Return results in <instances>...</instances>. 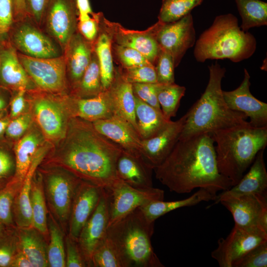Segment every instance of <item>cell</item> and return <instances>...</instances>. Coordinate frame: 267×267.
<instances>
[{"label": "cell", "mask_w": 267, "mask_h": 267, "mask_svg": "<svg viewBox=\"0 0 267 267\" xmlns=\"http://www.w3.org/2000/svg\"><path fill=\"white\" fill-rule=\"evenodd\" d=\"M244 31L267 25V3L260 0H235Z\"/></svg>", "instance_id": "cell-37"}, {"label": "cell", "mask_w": 267, "mask_h": 267, "mask_svg": "<svg viewBox=\"0 0 267 267\" xmlns=\"http://www.w3.org/2000/svg\"><path fill=\"white\" fill-rule=\"evenodd\" d=\"M243 80L240 86L231 91H222L228 107L244 114L250 118L249 124L255 127L267 126V104L255 97L251 93L250 76L244 69Z\"/></svg>", "instance_id": "cell-18"}, {"label": "cell", "mask_w": 267, "mask_h": 267, "mask_svg": "<svg viewBox=\"0 0 267 267\" xmlns=\"http://www.w3.org/2000/svg\"><path fill=\"white\" fill-rule=\"evenodd\" d=\"M153 169L139 154L123 150L116 163L118 178L137 189L153 187L152 174Z\"/></svg>", "instance_id": "cell-25"}, {"label": "cell", "mask_w": 267, "mask_h": 267, "mask_svg": "<svg viewBox=\"0 0 267 267\" xmlns=\"http://www.w3.org/2000/svg\"><path fill=\"white\" fill-rule=\"evenodd\" d=\"M123 78L131 84L157 83L155 66L149 64L129 68L118 67Z\"/></svg>", "instance_id": "cell-43"}, {"label": "cell", "mask_w": 267, "mask_h": 267, "mask_svg": "<svg viewBox=\"0 0 267 267\" xmlns=\"http://www.w3.org/2000/svg\"><path fill=\"white\" fill-rule=\"evenodd\" d=\"M3 115V113L2 111L0 112V118H2Z\"/></svg>", "instance_id": "cell-61"}, {"label": "cell", "mask_w": 267, "mask_h": 267, "mask_svg": "<svg viewBox=\"0 0 267 267\" xmlns=\"http://www.w3.org/2000/svg\"><path fill=\"white\" fill-rule=\"evenodd\" d=\"M31 90L33 116L44 137L50 142L58 143L66 133L71 118L65 101L62 103L48 92Z\"/></svg>", "instance_id": "cell-9"}, {"label": "cell", "mask_w": 267, "mask_h": 267, "mask_svg": "<svg viewBox=\"0 0 267 267\" xmlns=\"http://www.w3.org/2000/svg\"><path fill=\"white\" fill-rule=\"evenodd\" d=\"M65 101L71 118L78 117L93 122L114 116L106 91L90 98H78L67 94L65 96Z\"/></svg>", "instance_id": "cell-26"}, {"label": "cell", "mask_w": 267, "mask_h": 267, "mask_svg": "<svg viewBox=\"0 0 267 267\" xmlns=\"http://www.w3.org/2000/svg\"><path fill=\"white\" fill-rule=\"evenodd\" d=\"M6 102L3 97V96L0 94V112L5 108L6 106Z\"/></svg>", "instance_id": "cell-60"}, {"label": "cell", "mask_w": 267, "mask_h": 267, "mask_svg": "<svg viewBox=\"0 0 267 267\" xmlns=\"http://www.w3.org/2000/svg\"><path fill=\"white\" fill-rule=\"evenodd\" d=\"M154 170L162 184L178 194L198 188L217 196L218 192L232 187L229 180L219 172L211 133L178 140L167 158Z\"/></svg>", "instance_id": "cell-2"}, {"label": "cell", "mask_w": 267, "mask_h": 267, "mask_svg": "<svg viewBox=\"0 0 267 267\" xmlns=\"http://www.w3.org/2000/svg\"><path fill=\"white\" fill-rule=\"evenodd\" d=\"M8 32L10 43L23 55L35 58L63 55L58 44L27 16L14 21Z\"/></svg>", "instance_id": "cell-8"}, {"label": "cell", "mask_w": 267, "mask_h": 267, "mask_svg": "<svg viewBox=\"0 0 267 267\" xmlns=\"http://www.w3.org/2000/svg\"><path fill=\"white\" fill-rule=\"evenodd\" d=\"M0 222V238L7 232L9 228Z\"/></svg>", "instance_id": "cell-59"}, {"label": "cell", "mask_w": 267, "mask_h": 267, "mask_svg": "<svg viewBox=\"0 0 267 267\" xmlns=\"http://www.w3.org/2000/svg\"><path fill=\"white\" fill-rule=\"evenodd\" d=\"M113 57L122 68H129L151 63L147 58L137 50L115 44H112Z\"/></svg>", "instance_id": "cell-42"}, {"label": "cell", "mask_w": 267, "mask_h": 267, "mask_svg": "<svg viewBox=\"0 0 267 267\" xmlns=\"http://www.w3.org/2000/svg\"><path fill=\"white\" fill-rule=\"evenodd\" d=\"M15 160L5 149L0 147V181L15 172Z\"/></svg>", "instance_id": "cell-53"}, {"label": "cell", "mask_w": 267, "mask_h": 267, "mask_svg": "<svg viewBox=\"0 0 267 267\" xmlns=\"http://www.w3.org/2000/svg\"><path fill=\"white\" fill-rule=\"evenodd\" d=\"M48 143L43 144L36 152L28 171L17 192L13 205L14 222L17 227L32 226L30 192L33 176L50 148Z\"/></svg>", "instance_id": "cell-22"}, {"label": "cell", "mask_w": 267, "mask_h": 267, "mask_svg": "<svg viewBox=\"0 0 267 267\" xmlns=\"http://www.w3.org/2000/svg\"><path fill=\"white\" fill-rule=\"evenodd\" d=\"M256 46L255 37L243 31L236 17L228 13L215 18L212 25L195 42L193 53L199 62L208 59H224L239 62L250 58Z\"/></svg>", "instance_id": "cell-5"}, {"label": "cell", "mask_w": 267, "mask_h": 267, "mask_svg": "<svg viewBox=\"0 0 267 267\" xmlns=\"http://www.w3.org/2000/svg\"><path fill=\"white\" fill-rule=\"evenodd\" d=\"M18 248L29 259L33 267H47V240L33 226L17 227Z\"/></svg>", "instance_id": "cell-30"}, {"label": "cell", "mask_w": 267, "mask_h": 267, "mask_svg": "<svg viewBox=\"0 0 267 267\" xmlns=\"http://www.w3.org/2000/svg\"><path fill=\"white\" fill-rule=\"evenodd\" d=\"M65 267H88L82 255L77 241L68 234L65 237Z\"/></svg>", "instance_id": "cell-47"}, {"label": "cell", "mask_w": 267, "mask_h": 267, "mask_svg": "<svg viewBox=\"0 0 267 267\" xmlns=\"http://www.w3.org/2000/svg\"><path fill=\"white\" fill-rule=\"evenodd\" d=\"M21 185L10 181L0 190V222L7 227H13V205Z\"/></svg>", "instance_id": "cell-41"}, {"label": "cell", "mask_w": 267, "mask_h": 267, "mask_svg": "<svg viewBox=\"0 0 267 267\" xmlns=\"http://www.w3.org/2000/svg\"><path fill=\"white\" fill-rule=\"evenodd\" d=\"M105 190L108 199V226L150 202L163 200L164 197V192L161 189L154 187L137 189L120 179Z\"/></svg>", "instance_id": "cell-11"}, {"label": "cell", "mask_w": 267, "mask_h": 267, "mask_svg": "<svg viewBox=\"0 0 267 267\" xmlns=\"http://www.w3.org/2000/svg\"><path fill=\"white\" fill-rule=\"evenodd\" d=\"M154 222L138 208L108 226L106 236L115 248L123 267H164L154 251L151 238Z\"/></svg>", "instance_id": "cell-6"}, {"label": "cell", "mask_w": 267, "mask_h": 267, "mask_svg": "<svg viewBox=\"0 0 267 267\" xmlns=\"http://www.w3.org/2000/svg\"><path fill=\"white\" fill-rule=\"evenodd\" d=\"M208 68L207 86L200 98L185 114V122L178 140L249 123L244 114L230 109L225 101L222 81L225 69L217 62Z\"/></svg>", "instance_id": "cell-3"}, {"label": "cell", "mask_w": 267, "mask_h": 267, "mask_svg": "<svg viewBox=\"0 0 267 267\" xmlns=\"http://www.w3.org/2000/svg\"><path fill=\"white\" fill-rule=\"evenodd\" d=\"M267 241V232L258 227H244L234 224L225 238L218 240L212 257L220 267H232L235 262L251 249Z\"/></svg>", "instance_id": "cell-14"}, {"label": "cell", "mask_w": 267, "mask_h": 267, "mask_svg": "<svg viewBox=\"0 0 267 267\" xmlns=\"http://www.w3.org/2000/svg\"><path fill=\"white\" fill-rule=\"evenodd\" d=\"M0 238V267H7L19 250L16 229H10Z\"/></svg>", "instance_id": "cell-44"}, {"label": "cell", "mask_w": 267, "mask_h": 267, "mask_svg": "<svg viewBox=\"0 0 267 267\" xmlns=\"http://www.w3.org/2000/svg\"><path fill=\"white\" fill-rule=\"evenodd\" d=\"M0 82L16 90L36 89L21 64L17 51L10 42L0 44Z\"/></svg>", "instance_id": "cell-24"}, {"label": "cell", "mask_w": 267, "mask_h": 267, "mask_svg": "<svg viewBox=\"0 0 267 267\" xmlns=\"http://www.w3.org/2000/svg\"><path fill=\"white\" fill-rule=\"evenodd\" d=\"M267 241L246 253L234 263L232 267H267Z\"/></svg>", "instance_id": "cell-45"}, {"label": "cell", "mask_w": 267, "mask_h": 267, "mask_svg": "<svg viewBox=\"0 0 267 267\" xmlns=\"http://www.w3.org/2000/svg\"><path fill=\"white\" fill-rule=\"evenodd\" d=\"M27 90L21 89L17 90V93L14 96L10 103V115L12 118H15L22 114L25 107V95Z\"/></svg>", "instance_id": "cell-54"}, {"label": "cell", "mask_w": 267, "mask_h": 267, "mask_svg": "<svg viewBox=\"0 0 267 267\" xmlns=\"http://www.w3.org/2000/svg\"><path fill=\"white\" fill-rule=\"evenodd\" d=\"M78 31L88 41L93 43L96 40L99 30L97 13L83 20H79Z\"/></svg>", "instance_id": "cell-50"}, {"label": "cell", "mask_w": 267, "mask_h": 267, "mask_svg": "<svg viewBox=\"0 0 267 267\" xmlns=\"http://www.w3.org/2000/svg\"><path fill=\"white\" fill-rule=\"evenodd\" d=\"M93 51V43L84 38L77 30L63 52L69 93L80 82L90 62Z\"/></svg>", "instance_id": "cell-21"}, {"label": "cell", "mask_w": 267, "mask_h": 267, "mask_svg": "<svg viewBox=\"0 0 267 267\" xmlns=\"http://www.w3.org/2000/svg\"><path fill=\"white\" fill-rule=\"evenodd\" d=\"M14 21L22 19L27 16L25 0H13Z\"/></svg>", "instance_id": "cell-57"}, {"label": "cell", "mask_w": 267, "mask_h": 267, "mask_svg": "<svg viewBox=\"0 0 267 267\" xmlns=\"http://www.w3.org/2000/svg\"><path fill=\"white\" fill-rule=\"evenodd\" d=\"M57 143L46 164L104 189L119 179L116 163L123 149L99 133L92 122L71 118L64 137Z\"/></svg>", "instance_id": "cell-1"}, {"label": "cell", "mask_w": 267, "mask_h": 267, "mask_svg": "<svg viewBox=\"0 0 267 267\" xmlns=\"http://www.w3.org/2000/svg\"><path fill=\"white\" fill-rule=\"evenodd\" d=\"M98 34L93 42V49L97 56L100 72L103 90L110 87L115 76V68L112 51V42L101 20V13L98 12Z\"/></svg>", "instance_id": "cell-31"}, {"label": "cell", "mask_w": 267, "mask_h": 267, "mask_svg": "<svg viewBox=\"0 0 267 267\" xmlns=\"http://www.w3.org/2000/svg\"><path fill=\"white\" fill-rule=\"evenodd\" d=\"M203 0H162L158 21L163 23L177 21L190 13Z\"/></svg>", "instance_id": "cell-39"}, {"label": "cell", "mask_w": 267, "mask_h": 267, "mask_svg": "<svg viewBox=\"0 0 267 267\" xmlns=\"http://www.w3.org/2000/svg\"></svg>", "instance_id": "cell-62"}, {"label": "cell", "mask_w": 267, "mask_h": 267, "mask_svg": "<svg viewBox=\"0 0 267 267\" xmlns=\"http://www.w3.org/2000/svg\"><path fill=\"white\" fill-rule=\"evenodd\" d=\"M102 188L82 180L72 204L67 234L77 241L80 232L95 210L99 202Z\"/></svg>", "instance_id": "cell-20"}, {"label": "cell", "mask_w": 267, "mask_h": 267, "mask_svg": "<svg viewBox=\"0 0 267 267\" xmlns=\"http://www.w3.org/2000/svg\"><path fill=\"white\" fill-rule=\"evenodd\" d=\"M18 56L37 89L52 94H69L63 55L53 58H35L18 52Z\"/></svg>", "instance_id": "cell-10"}, {"label": "cell", "mask_w": 267, "mask_h": 267, "mask_svg": "<svg viewBox=\"0 0 267 267\" xmlns=\"http://www.w3.org/2000/svg\"><path fill=\"white\" fill-rule=\"evenodd\" d=\"M157 96L164 117L168 121L176 115L181 98L186 89L176 84H160L157 83Z\"/></svg>", "instance_id": "cell-38"}, {"label": "cell", "mask_w": 267, "mask_h": 267, "mask_svg": "<svg viewBox=\"0 0 267 267\" xmlns=\"http://www.w3.org/2000/svg\"><path fill=\"white\" fill-rule=\"evenodd\" d=\"M42 132L33 129L22 136L14 147L15 172L12 182L22 184L33 158L43 144Z\"/></svg>", "instance_id": "cell-28"}, {"label": "cell", "mask_w": 267, "mask_h": 267, "mask_svg": "<svg viewBox=\"0 0 267 267\" xmlns=\"http://www.w3.org/2000/svg\"><path fill=\"white\" fill-rule=\"evenodd\" d=\"M154 66L158 84L175 83V67L171 55L161 49Z\"/></svg>", "instance_id": "cell-46"}, {"label": "cell", "mask_w": 267, "mask_h": 267, "mask_svg": "<svg viewBox=\"0 0 267 267\" xmlns=\"http://www.w3.org/2000/svg\"><path fill=\"white\" fill-rule=\"evenodd\" d=\"M30 202L32 226L41 232L47 241L48 240L47 227L48 212L44 191L42 176L40 171H38V169L32 181Z\"/></svg>", "instance_id": "cell-34"}, {"label": "cell", "mask_w": 267, "mask_h": 267, "mask_svg": "<svg viewBox=\"0 0 267 267\" xmlns=\"http://www.w3.org/2000/svg\"><path fill=\"white\" fill-rule=\"evenodd\" d=\"M44 165L43 170L39 171L47 208L63 231L67 233L73 201L83 180L60 167L46 163Z\"/></svg>", "instance_id": "cell-7"}, {"label": "cell", "mask_w": 267, "mask_h": 267, "mask_svg": "<svg viewBox=\"0 0 267 267\" xmlns=\"http://www.w3.org/2000/svg\"><path fill=\"white\" fill-rule=\"evenodd\" d=\"M185 119L184 114L176 121L170 120L156 134L141 140V154L153 170L165 161L173 149L178 140Z\"/></svg>", "instance_id": "cell-19"}, {"label": "cell", "mask_w": 267, "mask_h": 267, "mask_svg": "<svg viewBox=\"0 0 267 267\" xmlns=\"http://www.w3.org/2000/svg\"><path fill=\"white\" fill-rule=\"evenodd\" d=\"M47 258L50 267H65V232L52 215H47Z\"/></svg>", "instance_id": "cell-36"}, {"label": "cell", "mask_w": 267, "mask_h": 267, "mask_svg": "<svg viewBox=\"0 0 267 267\" xmlns=\"http://www.w3.org/2000/svg\"><path fill=\"white\" fill-rule=\"evenodd\" d=\"M9 267H33V265L27 257L19 249Z\"/></svg>", "instance_id": "cell-56"}, {"label": "cell", "mask_w": 267, "mask_h": 267, "mask_svg": "<svg viewBox=\"0 0 267 267\" xmlns=\"http://www.w3.org/2000/svg\"><path fill=\"white\" fill-rule=\"evenodd\" d=\"M32 122L30 113L21 114L9 122L5 131L6 135L13 139L19 138L29 129Z\"/></svg>", "instance_id": "cell-49"}, {"label": "cell", "mask_w": 267, "mask_h": 267, "mask_svg": "<svg viewBox=\"0 0 267 267\" xmlns=\"http://www.w3.org/2000/svg\"><path fill=\"white\" fill-rule=\"evenodd\" d=\"M215 142L218 167L221 174L236 184L267 145V126L255 127L249 123L211 133Z\"/></svg>", "instance_id": "cell-4"}, {"label": "cell", "mask_w": 267, "mask_h": 267, "mask_svg": "<svg viewBox=\"0 0 267 267\" xmlns=\"http://www.w3.org/2000/svg\"><path fill=\"white\" fill-rule=\"evenodd\" d=\"M91 267H123L115 248L106 235L93 253Z\"/></svg>", "instance_id": "cell-40"}, {"label": "cell", "mask_w": 267, "mask_h": 267, "mask_svg": "<svg viewBox=\"0 0 267 267\" xmlns=\"http://www.w3.org/2000/svg\"><path fill=\"white\" fill-rule=\"evenodd\" d=\"M134 99L138 134L141 140L150 138L159 132L170 120L168 121L164 117L162 111L135 95Z\"/></svg>", "instance_id": "cell-33"}, {"label": "cell", "mask_w": 267, "mask_h": 267, "mask_svg": "<svg viewBox=\"0 0 267 267\" xmlns=\"http://www.w3.org/2000/svg\"><path fill=\"white\" fill-rule=\"evenodd\" d=\"M78 16L75 0H48L41 28L58 44L62 53L77 31Z\"/></svg>", "instance_id": "cell-12"}, {"label": "cell", "mask_w": 267, "mask_h": 267, "mask_svg": "<svg viewBox=\"0 0 267 267\" xmlns=\"http://www.w3.org/2000/svg\"><path fill=\"white\" fill-rule=\"evenodd\" d=\"M75 1L79 13V20H84L94 14L89 0H75Z\"/></svg>", "instance_id": "cell-55"}, {"label": "cell", "mask_w": 267, "mask_h": 267, "mask_svg": "<svg viewBox=\"0 0 267 267\" xmlns=\"http://www.w3.org/2000/svg\"><path fill=\"white\" fill-rule=\"evenodd\" d=\"M132 87L135 96L161 111L157 96V83H134L132 84Z\"/></svg>", "instance_id": "cell-48"}, {"label": "cell", "mask_w": 267, "mask_h": 267, "mask_svg": "<svg viewBox=\"0 0 267 267\" xmlns=\"http://www.w3.org/2000/svg\"><path fill=\"white\" fill-rule=\"evenodd\" d=\"M265 149L258 153L248 172L244 174L239 181L223 191L233 195L267 194V172L264 158Z\"/></svg>", "instance_id": "cell-29"}, {"label": "cell", "mask_w": 267, "mask_h": 267, "mask_svg": "<svg viewBox=\"0 0 267 267\" xmlns=\"http://www.w3.org/2000/svg\"><path fill=\"white\" fill-rule=\"evenodd\" d=\"M102 91L99 65L93 51L90 62L80 82L68 95L78 98H90Z\"/></svg>", "instance_id": "cell-35"}, {"label": "cell", "mask_w": 267, "mask_h": 267, "mask_svg": "<svg viewBox=\"0 0 267 267\" xmlns=\"http://www.w3.org/2000/svg\"><path fill=\"white\" fill-rule=\"evenodd\" d=\"M92 123L99 133L117 144L123 150L141 155V139L134 127L124 120L113 116Z\"/></svg>", "instance_id": "cell-23"}, {"label": "cell", "mask_w": 267, "mask_h": 267, "mask_svg": "<svg viewBox=\"0 0 267 267\" xmlns=\"http://www.w3.org/2000/svg\"><path fill=\"white\" fill-rule=\"evenodd\" d=\"M48 1V0H25L27 16L40 28Z\"/></svg>", "instance_id": "cell-52"}, {"label": "cell", "mask_w": 267, "mask_h": 267, "mask_svg": "<svg viewBox=\"0 0 267 267\" xmlns=\"http://www.w3.org/2000/svg\"><path fill=\"white\" fill-rule=\"evenodd\" d=\"M216 197L209 191L199 188L191 196L182 200L174 201H153L139 208L149 222H154L161 216L173 210L194 206L201 202L215 200Z\"/></svg>", "instance_id": "cell-32"}, {"label": "cell", "mask_w": 267, "mask_h": 267, "mask_svg": "<svg viewBox=\"0 0 267 267\" xmlns=\"http://www.w3.org/2000/svg\"><path fill=\"white\" fill-rule=\"evenodd\" d=\"M101 20L113 44L137 50L155 65L161 50L155 36L157 22L145 30L136 31L127 29L118 23L110 21L102 12Z\"/></svg>", "instance_id": "cell-16"}, {"label": "cell", "mask_w": 267, "mask_h": 267, "mask_svg": "<svg viewBox=\"0 0 267 267\" xmlns=\"http://www.w3.org/2000/svg\"><path fill=\"white\" fill-rule=\"evenodd\" d=\"M10 121L7 119L0 118V136L5 132L6 128Z\"/></svg>", "instance_id": "cell-58"}, {"label": "cell", "mask_w": 267, "mask_h": 267, "mask_svg": "<svg viewBox=\"0 0 267 267\" xmlns=\"http://www.w3.org/2000/svg\"><path fill=\"white\" fill-rule=\"evenodd\" d=\"M109 220L108 195L102 188L97 206L82 228L77 241L88 267H91L93 252L106 235Z\"/></svg>", "instance_id": "cell-17"}, {"label": "cell", "mask_w": 267, "mask_h": 267, "mask_svg": "<svg viewBox=\"0 0 267 267\" xmlns=\"http://www.w3.org/2000/svg\"><path fill=\"white\" fill-rule=\"evenodd\" d=\"M13 22V0H0V36L9 32Z\"/></svg>", "instance_id": "cell-51"}, {"label": "cell", "mask_w": 267, "mask_h": 267, "mask_svg": "<svg viewBox=\"0 0 267 267\" xmlns=\"http://www.w3.org/2000/svg\"><path fill=\"white\" fill-rule=\"evenodd\" d=\"M156 39L160 49L171 55L175 67L178 66L187 50L196 42L192 16L189 13L169 23L157 22Z\"/></svg>", "instance_id": "cell-15"}, {"label": "cell", "mask_w": 267, "mask_h": 267, "mask_svg": "<svg viewBox=\"0 0 267 267\" xmlns=\"http://www.w3.org/2000/svg\"><path fill=\"white\" fill-rule=\"evenodd\" d=\"M105 91L110 99L114 116L129 123L137 132L132 84L123 78L118 67L115 68V76L111 85Z\"/></svg>", "instance_id": "cell-27"}, {"label": "cell", "mask_w": 267, "mask_h": 267, "mask_svg": "<svg viewBox=\"0 0 267 267\" xmlns=\"http://www.w3.org/2000/svg\"><path fill=\"white\" fill-rule=\"evenodd\" d=\"M267 195H233L222 191L215 201L231 213L235 225L258 227L267 232Z\"/></svg>", "instance_id": "cell-13"}]
</instances>
